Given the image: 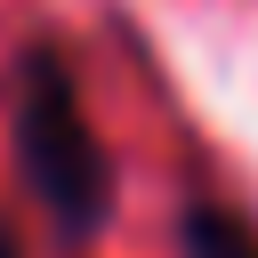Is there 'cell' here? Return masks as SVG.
Segmentation results:
<instances>
[{
    "mask_svg": "<svg viewBox=\"0 0 258 258\" xmlns=\"http://www.w3.org/2000/svg\"><path fill=\"white\" fill-rule=\"evenodd\" d=\"M8 137H16V177L48 210L56 242H89L113 218V153L97 145L81 113V81L56 40H24L8 64Z\"/></svg>",
    "mask_w": 258,
    "mask_h": 258,
    "instance_id": "6da1fadb",
    "label": "cell"
},
{
    "mask_svg": "<svg viewBox=\"0 0 258 258\" xmlns=\"http://www.w3.org/2000/svg\"><path fill=\"white\" fill-rule=\"evenodd\" d=\"M0 258H24V242H16V226L0 218Z\"/></svg>",
    "mask_w": 258,
    "mask_h": 258,
    "instance_id": "3957f363",
    "label": "cell"
},
{
    "mask_svg": "<svg viewBox=\"0 0 258 258\" xmlns=\"http://www.w3.org/2000/svg\"><path fill=\"white\" fill-rule=\"evenodd\" d=\"M177 250L185 258H258V226L226 202H185L177 210Z\"/></svg>",
    "mask_w": 258,
    "mask_h": 258,
    "instance_id": "7a4b0ae2",
    "label": "cell"
}]
</instances>
